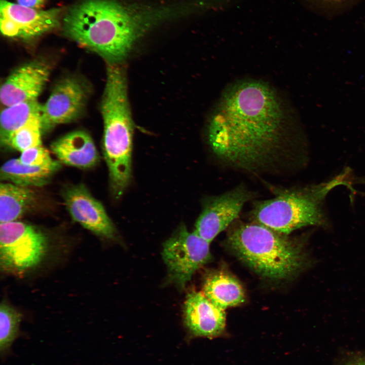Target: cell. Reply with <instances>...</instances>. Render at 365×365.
<instances>
[{"label":"cell","instance_id":"6da1fadb","mask_svg":"<svg viewBox=\"0 0 365 365\" xmlns=\"http://www.w3.org/2000/svg\"><path fill=\"white\" fill-rule=\"evenodd\" d=\"M284 112L267 84L248 80L223 94L208 127V140L220 159L256 171L273 163L283 151Z\"/></svg>","mask_w":365,"mask_h":365},{"label":"cell","instance_id":"52a82bcc","mask_svg":"<svg viewBox=\"0 0 365 365\" xmlns=\"http://www.w3.org/2000/svg\"><path fill=\"white\" fill-rule=\"evenodd\" d=\"M208 242L180 226L164 243L162 257L169 279L184 287L194 273L211 258Z\"/></svg>","mask_w":365,"mask_h":365},{"label":"cell","instance_id":"30bf717a","mask_svg":"<svg viewBox=\"0 0 365 365\" xmlns=\"http://www.w3.org/2000/svg\"><path fill=\"white\" fill-rule=\"evenodd\" d=\"M61 11L58 8L37 10L1 0V32L4 35L12 38L38 36L59 25Z\"/></svg>","mask_w":365,"mask_h":365},{"label":"cell","instance_id":"9a60e30c","mask_svg":"<svg viewBox=\"0 0 365 365\" xmlns=\"http://www.w3.org/2000/svg\"><path fill=\"white\" fill-rule=\"evenodd\" d=\"M202 292L213 304L224 310L245 300L242 287L237 279L223 272L207 277Z\"/></svg>","mask_w":365,"mask_h":365},{"label":"cell","instance_id":"5b68a950","mask_svg":"<svg viewBox=\"0 0 365 365\" xmlns=\"http://www.w3.org/2000/svg\"><path fill=\"white\" fill-rule=\"evenodd\" d=\"M101 110L103 120L102 148L114 196L119 198L131 176L134 123L128 90L113 86L103 92Z\"/></svg>","mask_w":365,"mask_h":365},{"label":"cell","instance_id":"2e32d148","mask_svg":"<svg viewBox=\"0 0 365 365\" xmlns=\"http://www.w3.org/2000/svg\"><path fill=\"white\" fill-rule=\"evenodd\" d=\"M60 166V162L50 166H30L23 164L18 158L12 159L2 166L0 178L23 187H42L49 182Z\"/></svg>","mask_w":365,"mask_h":365},{"label":"cell","instance_id":"e0dca14e","mask_svg":"<svg viewBox=\"0 0 365 365\" xmlns=\"http://www.w3.org/2000/svg\"><path fill=\"white\" fill-rule=\"evenodd\" d=\"M35 194L29 187L10 182L0 185V223L16 221L35 201Z\"/></svg>","mask_w":365,"mask_h":365},{"label":"cell","instance_id":"44dd1931","mask_svg":"<svg viewBox=\"0 0 365 365\" xmlns=\"http://www.w3.org/2000/svg\"><path fill=\"white\" fill-rule=\"evenodd\" d=\"M19 160L24 164L33 166H50L58 164V160H53L47 149L40 145L22 152Z\"/></svg>","mask_w":365,"mask_h":365},{"label":"cell","instance_id":"7a4b0ae2","mask_svg":"<svg viewBox=\"0 0 365 365\" xmlns=\"http://www.w3.org/2000/svg\"><path fill=\"white\" fill-rule=\"evenodd\" d=\"M65 33L99 54L108 64H122L136 41L159 24L155 7L128 5L115 0H86L63 19Z\"/></svg>","mask_w":365,"mask_h":365},{"label":"cell","instance_id":"603a6c76","mask_svg":"<svg viewBox=\"0 0 365 365\" xmlns=\"http://www.w3.org/2000/svg\"><path fill=\"white\" fill-rule=\"evenodd\" d=\"M17 4L28 8L41 10L47 0H16Z\"/></svg>","mask_w":365,"mask_h":365},{"label":"cell","instance_id":"5bb4252c","mask_svg":"<svg viewBox=\"0 0 365 365\" xmlns=\"http://www.w3.org/2000/svg\"><path fill=\"white\" fill-rule=\"evenodd\" d=\"M51 150L61 163L79 168H89L99 161L93 139L84 131L69 133L54 141Z\"/></svg>","mask_w":365,"mask_h":365},{"label":"cell","instance_id":"ffe728a7","mask_svg":"<svg viewBox=\"0 0 365 365\" xmlns=\"http://www.w3.org/2000/svg\"><path fill=\"white\" fill-rule=\"evenodd\" d=\"M42 131L40 113L33 116L24 125L13 132L4 145L20 152L42 145Z\"/></svg>","mask_w":365,"mask_h":365},{"label":"cell","instance_id":"9c48e42d","mask_svg":"<svg viewBox=\"0 0 365 365\" xmlns=\"http://www.w3.org/2000/svg\"><path fill=\"white\" fill-rule=\"evenodd\" d=\"M253 194L243 185L208 199L196 221L194 232L210 243L238 217Z\"/></svg>","mask_w":365,"mask_h":365},{"label":"cell","instance_id":"ac0fdd59","mask_svg":"<svg viewBox=\"0 0 365 365\" xmlns=\"http://www.w3.org/2000/svg\"><path fill=\"white\" fill-rule=\"evenodd\" d=\"M36 99L6 106L1 115L0 137L4 145L10 135L24 125L33 116L41 113Z\"/></svg>","mask_w":365,"mask_h":365},{"label":"cell","instance_id":"ba28073f","mask_svg":"<svg viewBox=\"0 0 365 365\" xmlns=\"http://www.w3.org/2000/svg\"><path fill=\"white\" fill-rule=\"evenodd\" d=\"M91 90L87 81L77 76H68L57 82L47 101L41 105L42 130H50L80 117Z\"/></svg>","mask_w":365,"mask_h":365},{"label":"cell","instance_id":"7c38bea8","mask_svg":"<svg viewBox=\"0 0 365 365\" xmlns=\"http://www.w3.org/2000/svg\"><path fill=\"white\" fill-rule=\"evenodd\" d=\"M51 68L44 61L35 60L14 70L1 88L2 103L8 106L36 99L49 80Z\"/></svg>","mask_w":365,"mask_h":365},{"label":"cell","instance_id":"7402d4cb","mask_svg":"<svg viewBox=\"0 0 365 365\" xmlns=\"http://www.w3.org/2000/svg\"><path fill=\"white\" fill-rule=\"evenodd\" d=\"M337 365H365V353L359 351H348L339 357Z\"/></svg>","mask_w":365,"mask_h":365},{"label":"cell","instance_id":"8992f818","mask_svg":"<svg viewBox=\"0 0 365 365\" xmlns=\"http://www.w3.org/2000/svg\"><path fill=\"white\" fill-rule=\"evenodd\" d=\"M49 247L46 235L38 228L17 221L0 224L1 272L24 275L43 261Z\"/></svg>","mask_w":365,"mask_h":365},{"label":"cell","instance_id":"8fae6325","mask_svg":"<svg viewBox=\"0 0 365 365\" xmlns=\"http://www.w3.org/2000/svg\"><path fill=\"white\" fill-rule=\"evenodd\" d=\"M63 197L66 208L74 221L98 236L116 239V229L103 206L84 185L69 187Z\"/></svg>","mask_w":365,"mask_h":365},{"label":"cell","instance_id":"3957f363","mask_svg":"<svg viewBox=\"0 0 365 365\" xmlns=\"http://www.w3.org/2000/svg\"><path fill=\"white\" fill-rule=\"evenodd\" d=\"M227 242L243 263L268 278H291L309 264L301 242L255 222H236Z\"/></svg>","mask_w":365,"mask_h":365},{"label":"cell","instance_id":"277c9868","mask_svg":"<svg viewBox=\"0 0 365 365\" xmlns=\"http://www.w3.org/2000/svg\"><path fill=\"white\" fill-rule=\"evenodd\" d=\"M349 173V170H345L319 184L277 190L274 198L256 202L250 215L254 222L287 235L308 226H325L327 224L323 209L325 198L338 186L350 187L346 179Z\"/></svg>","mask_w":365,"mask_h":365},{"label":"cell","instance_id":"cb8c5ba5","mask_svg":"<svg viewBox=\"0 0 365 365\" xmlns=\"http://www.w3.org/2000/svg\"><path fill=\"white\" fill-rule=\"evenodd\" d=\"M318 2L322 3L325 4H328L331 5H336L340 4L346 2L348 0H317Z\"/></svg>","mask_w":365,"mask_h":365},{"label":"cell","instance_id":"d6986e66","mask_svg":"<svg viewBox=\"0 0 365 365\" xmlns=\"http://www.w3.org/2000/svg\"><path fill=\"white\" fill-rule=\"evenodd\" d=\"M22 314L6 300L0 305V353L5 355L16 339Z\"/></svg>","mask_w":365,"mask_h":365},{"label":"cell","instance_id":"4fadbf2b","mask_svg":"<svg viewBox=\"0 0 365 365\" xmlns=\"http://www.w3.org/2000/svg\"><path fill=\"white\" fill-rule=\"evenodd\" d=\"M184 312L185 323L195 336L215 337L225 330V310L213 304L203 292L193 291L187 295Z\"/></svg>","mask_w":365,"mask_h":365}]
</instances>
